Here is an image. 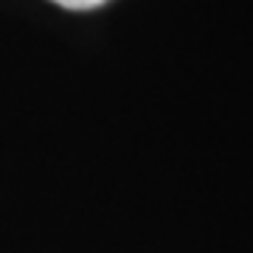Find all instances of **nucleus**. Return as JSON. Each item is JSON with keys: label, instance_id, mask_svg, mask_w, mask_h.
<instances>
[{"label": "nucleus", "instance_id": "f257e3e1", "mask_svg": "<svg viewBox=\"0 0 253 253\" xmlns=\"http://www.w3.org/2000/svg\"><path fill=\"white\" fill-rule=\"evenodd\" d=\"M56 6H62V9H73V11H87V9H99L104 6L107 0H51Z\"/></svg>", "mask_w": 253, "mask_h": 253}]
</instances>
